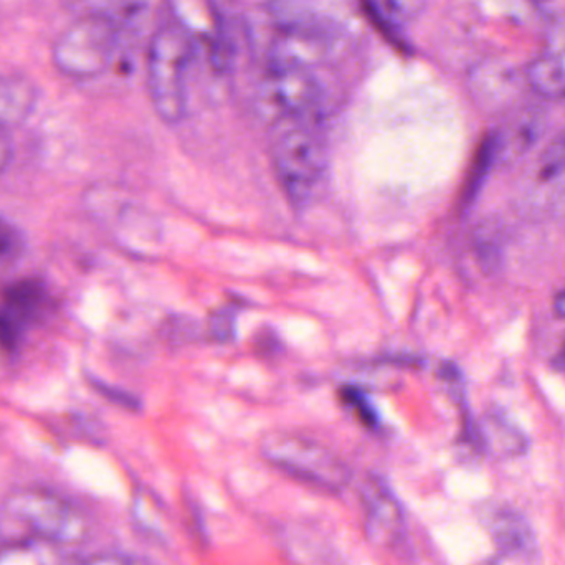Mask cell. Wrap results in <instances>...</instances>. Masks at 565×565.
<instances>
[{"label": "cell", "mask_w": 565, "mask_h": 565, "mask_svg": "<svg viewBox=\"0 0 565 565\" xmlns=\"http://www.w3.org/2000/svg\"><path fill=\"white\" fill-rule=\"evenodd\" d=\"M85 514L55 491L20 488L0 503L2 544L46 543L56 546L82 543L88 536Z\"/></svg>", "instance_id": "cell-1"}, {"label": "cell", "mask_w": 565, "mask_h": 565, "mask_svg": "<svg viewBox=\"0 0 565 565\" xmlns=\"http://www.w3.org/2000/svg\"><path fill=\"white\" fill-rule=\"evenodd\" d=\"M195 55L191 29L175 17H166L156 25L148 49L146 76L156 115L178 125L188 113L189 73Z\"/></svg>", "instance_id": "cell-2"}, {"label": "cell", "mask_w": 565, "mask_h": 565, "mask_svg": "<svg viewBox=\"0 0 565 565\" xmlns=\"http://www.w3.org/2000/svg\"><path fill=\"white\" fill-rule=\"evenodd\" d=\"M324 86L318 70L295 65H265L254 105L262 122L274 129L299 122H318Z\"/></svg>", "instance_id": "cell-3"}, {"label": "cell", "mask_w": 565, "mask_h": 565, "mask_svg": "<svg viewBox=\"0 0 565 565\" xmlns=\"http://www.w3.org/2000/svg\"><path fill=\"white\" fill-rule=\"evenodd\" d=\"M128 33L99 13L76 17L52 46L55 68L66 78H99L113 68L121 55Z\"/></svg>", "instance_id": "cell-4"}, {"label": "cell", "mask_w": 565, "mask_h": 565, "mask_svg": "<svg viewBox=\"0 0 565 565\" xmlns=\"http://www.w3.org/2000/svg\"><path fill=\"white\" fill-rule=\"evenodd\" d=\"M316 122L274 129L271 162L286 198L292 205L308 204L321 184L326 146Z\"/></svg>", "instance_id": "cell-5"}, {"label": "cell", "mask_w": 565, "mask_h": 565, "mask_svg": "<svg viewBox=\"0 0 565 565\" xmlns=\"http://www.w3.org/2000/svg\"><path fill=\"white\" fill-rule=\"evenodd\" d=\"M260 454L271 467L318 490L338 493L351 481V470L335 451L302 435L268 434Z\"/></svg>", "instance_id": "cell-6"}, {"label": "cell", "mask_w": 565, "mask_h": 565, "mask_svg": "<svg viewBox=\"0 0 565 565\" xmlns=\"http://www.w3.org/2000/svg\"><path fill=\"white\" fill-rule=\"evenodd\" d=\"M334 30L311 17H291L275 23L267 45V65H295L319 70L339 50Z\"/></svg>", "instance_id": "cell-7"}, {"label": "cell", "mask_w": 565, "mask_h": 565, "mask_svg": "<svg viewBox=\"0 0 565 565\" xmlns=\"http://www.w3.org/2000/svg\"><path fill=\"white\" fill-rule=\"evenodd\" d=\"M364 530L379 546H391L402 533L404 514L397 498L384 480L369 477L361 490Z\"/></svg>", "instance_id": "cell-8"}, {"label": "cell", "mask_w": 565, "mask_h": 565, "mask_svg": "<svg viewBox=\"0 0 565 565\" xmlns=\"http://www.w3.org/2000/svg\"><path fill=\"white\" fill-rule=\"evenodd\" d=\"M483 520L501 556L527 561L536 554L533 527L530 521L513 508L504 504L487 507Z\"/></svg>", "instance_id": "cell-9"}, {"label": "cell", "mask_w": 565, "mask_h": 565, "mask_svg": "<svg viewBox=\"0 0 565 565\" xmlns=\"http://www.w3.org/2000/svg\"><path fill=\"white\" fill-rule=\"evenodd\" d=\"M526 83L546 99H565V29L547 40L546 49L527 65Z\"/></svg>", "instance_id": "cell-10"}, {"label": "cell", "mask_w": 565, "mask_h": 565, "mask_svg": "<svg viewBox=\"0 0 565 565\" xmlns=\"http://www.w3.org/2000/svg\"><path fill=\"white\" fill-rule=\"evenodd\" d=\"M36 105V89L23 76L0 73V126L23 125Z\"/></svg>", "instance_id": "cell-11"}, {"label": "cell", "mask_w": 565, "mask_h": 565, "mask_svg": "<svg viewBox=\"0 0 565 565\" xmlns=\"http://www.w3.org/2000/svg\"><path fill=\"white\" fill-rule=\"evenodd\" d=\"M481 435L488 450L497 457L513 458L526 454V437L500 414H490L484 418Z\"/></svg>", "instance_id": "cell-12"}, {"label": "cell", "mask_w": 565, "mask_h": 565, "mask_svg": "<svg viewBox=\"0 0 565 565\" xmlns=\"http://www.w3.org/2000/svg\"><path fill=\"white\" fill-rule=\"evenodd\" d=\"M151 3L152 0H85V12L106 17L129 35L148 19Z\"/></svg>", "instance_id": "cell-13"}, {"label": "cell", "mask_w": 565, "mask_h": 565, "mask_svg": "<svg viewBox=\"0 0 565 565\" xmlns=\"http://www.w3.org/2000/svg\"><path fill=\"white\" fill-rule=\"evenodd\" d=\"M62 547L46 543L2 544L0 565H76L66 559Z\"/></svg>", "instance_id": "cell-14"}, {"label": "cell", "mask_w": 565, "mask_h": 565, "mask_svg": "<svg viewBox=\"0 0 565 565\" xmlns=\"http://www.w3.org/2000/svg\"><path fill=\"white\" fill-rule=\"evenodd\" d=\"M46 295L36 282L23 281L10 288L9 309L20 319H32L45 309Z\"/></svg>", "instance_id": "cell-15"}, {"label": "cell", "mask_w": 565, "mask_h": 565, "mask_svg": "<svg viewBox=\"0 0 565 565\" xmlns=\"http://www.w3.org/2000/svg\"><path fill=\"white\" fill-rule=\"evenodd\" d=\"M498 148H497V135L490 136L481 146L480 152H478L477 162H475L473 171L470 174V181H468L467 189H465V204H470L473 201L475 195L480 191L483 185L484 178L490 172L491 166L497 161Z\"/></svg>", "instance_id": "cell-16"}, {"label": "cell", "mask_w": 565, "mask_h": 565, "mask_svg": "<svg viewBox=\"0 0 565 565\" xmlns=\"http://www.w3.org/2000/svg\"><path fill=\"white\" fill-rule=\"evenodd\" d=\"M385 12L398 23L417 19L425 9V0H382Z\"/></svg>", "instance_id": "cell-17"}, {"label": "cell", "mask_w": 565, "mask_h": 565, "mask_svg": "<svg viewBox=\"0 0 565 565\" xmlns=\"http://www.w3.org/2000/svg\"><path fill=\"white\" fill-rule=\"evenodd\" d=\"M22 250V237L19 232L0 217V258H13Z\"/></svg>", "instance_id": "cell-18"}, {"label": "cell", "mask_w": 565, "mask_h": 565, "mask_svg": "<svg viewBox=\"0 0 565 565\" xmlns=\"http://www.w3.org/2000/svg\"><path fill=\"white\" fill-rule=\"evenodd\" d=\"M76 565H141L131 557L119 556V554H102V556L92 557V559L76 563Z\"/></svg>", "instance_id": "cell-19"}, {"label": "cell", "mask_w": 565, "mask_h": 565, "mask_svg": "<svg viewBox=\"0 0 565 565\" xmlns=\"http://www.w3.org/2000/svg\"><path fill=\"white\" fill-rule=\"evenodd\" d=\"M13 148L10 141L9 129L0 126V174L6 171L12 161Z\"/></svg>", "instance_id": "cell-20"}, {"label": "cell", "mask_w": 565, "mask_h": 565, "mask_svg": "<svg viewBox=\"0 0 565 565\" xmlns=\"http://www.w3.org/2000/svg\"><path fill=\"white\" fill-rule=\"evenodd\" d=\"M553 309L557 318L565 319V288L557 292L556 298H554Z\"/></svg>", "instance_id": "cell-21"}]
</instances>
